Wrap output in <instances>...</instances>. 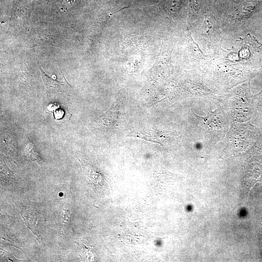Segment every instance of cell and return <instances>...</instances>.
<instances>
[{
  "label": "cell",
  "instance_id": "3957f363",
  "mask_svg": "<svg viewBox=\"0 0 262 262\" xmlns=\"http://www.w3.org/2000/svg\"><path fill=\"white\" fill-rule=\"evenodd\" d=\"M121 103V101L119 97H118L115 102L113 104L112 107L104 114V117L108 119L107 121L109 122L108 124L111 125L114 124L115 122L118 117Z\"/></svg>",
  "mask_w": 262,
  "mask_h": 262
},
{
  "label": "cell",
  "instance_id": "6da1fadb",
  "mask_svg": "<svg viewBox=\"0 0 262 262\" xmlns=\"http://www.w3.org/2000/svg\"><path fill=\"white\" fill-rule=\"evenodd\" d=\"M172 48L167 43L162 42L159 53L156 61L150 69L153 78L159 79L171 67V57Z\"/></svg>",
  "mask_w": 262,
  "mask_h": 262
},
{
  "label": "cell",
  "instance_id": "277c9868",
  "mask_svg": "<svg viewBox=\"0 0 262 262\" xmlns=\"http://www.w3.org/2000/svg\"><path fill=\"white\" fill-rule=\"evenodd\" d=\"M25 153L26 157L31 161L39 162L40 158L39 153L35 146L32 142L29 143L25 147Z\"/></svg>",
  "mask_w": 262,
  "mask_h": 262
},
{
  "label": "cell",
  "instance_id": "5b68a950",
  "mask_svg": "<svg viewBox=\"0 0 262 262\" xmlns=\"http://www.w3.org/2000/svg\"><path fill=\"white\" fill-rule=\"evenodd\" d=\"M40 71L42 75V79L45 85L48 87L58 86L64 85V82H59L56 80L53 79L49 76L40 67Z\"/></svg>",
  "mask_w": 262,
  "mask_h": 262
},
{
  "label": "cell",
  "instance_id": "52a82bcc",
  "mask_svg": "<svg viewBox=\"0 0 262 262\" xmlns=\"http://www.w3.org/2000/svg\"><path fill=\"white\" fill-rule=\"evenodd\" d=\"M261 102H262V98H261Z\"/></svg>",
  "mask_w": 262,
  "mask_h": 262
},
{
  "label": "cell",
  "instance_id": "7a4b0ae2",
  "mask_svg": "<svg viewBox=\"0 0 262 262\" xmlns=\"http://www.w3.org/2000/svg\"><path fill=\"white\" fill-rule=\"evenodd\" d=\"M78 160L81 164L84 176L88 183L96 187L100 186L102 183L101 174L88 162L84 160Z\"/></svg>",
  "mask_w": 262,
  "mask_h": 262
},
{
  "label": "cell",
  "instance_id": "8992f818",
  "mask_svg": "<svg viewBox=\"0 0 262 262\" xmlns=\"http://www.w3.org/2000/svg\"><path fill=\"white\" fill-rule=\"evenodd\" d=\"M201 1L202 0H190V5L195 10L197 11L200 7Z\"/></svg>",
  "mask_w": 262,
  "mask_h": 262
}]
</instances>
